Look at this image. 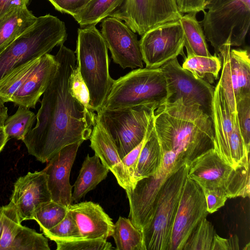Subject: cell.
<instances>
[{
    "label": "cell",
    "mask_w": 250,
    "mask_h": 250,
    "mask_svg": "<svg viewBox=\"0 0 250 250\" xmlns=\"http://www.w3.org/2000/svg\"><path fill=\"white\" fill-rule=\"evenodd\" d=\"M55 57L57 70L43 94L36 125L22 140L29 154L42 163L67 145L89 139L96 116L71 91V75L77 65L75 52L62 44Z\"/></svg>",
    "instance_id": "6da1fadb"
},
{
    "label": "cell",
    "mask_w": 250,
    "mask_h": 250,
    "mask_svg": "<svg viewBox=\"0 0 250 250\" xmlns=\"http://www.w3.org/2000/svg\"><path fill=\"white\" fill-rule=\"evenodd\" d=\"M154 128L163 151L175 153L189 165L199 155L213 148L211 117L197 104H186L181 98L165 102L154 111Z\"/></svg>",
    "instance_id": "7a4b0ae2"
},
{
    "label": "cell",
    "mask_w": 250,
    "mask_h": 250,
    "mask_svg": "<svg viewBox=\"0 0 250 250\" xmlns=\"http://www.w3.org/2000/svg\"><path fill=\"white\" fill-rule=\"evenodd\" d=\"M77 66L89 93L93 111L103 106L115 80L109 72L108 48L95 25L78 30L76 52Z\"/></svg>",
    "instance_id": "3957f363"
},
{
    "label": "cell",
    "mask_w": 250,
    "mask_h": 250,
    "mask_svg": "<svg viewBox=\"0 0 250 250\" xmlns=\"http://www.w3.org/2000/svg\"><path fill=\"white\" fill-rule=\"evenodd\" d=\"M64 23L50 14L39 17L25 32L0 51V80L10 71L63 44Z\"/></svg>",
    "instance_id": "277c9868"
},
{
    "label": "cell",
    "mask_w": 250,
    "mask_h": 250,
    "mask_svg": "<svg viewBox=\"0 0 250 250\" xmlns=\"http://www.w3.org/2000/svg\"><path fill=\"white\" fill-rule=\"evenodd\" d=\"M206 9L201 22L215 55L227 44L240 46L245 43L250 25V0H228Z\"/></svg>",
    "instance_id": "5b68a950"
},
{
    "label": "cell",
    "mask_w": 250,
    "mask_h": 250,
    "mask_svg": "<svg viewBox=\"0 0 250 250\" xmlns=\"http://www.w3.org/2000/svg\"><path fill=\"white\" fill-rule=\"evenodd\" d=\"M166 81L160 68H139L115 80L102 108L159 106L166 101Z\"/></svg>",
    "instance_id": "8992f818"
},
{
    "label": "cell",
    "mask_w": 250,
    "mask_h": 250,
    "mask_svg": "<svg viewBox=\"0 0 250 250\" xmlns=\"http://www.w3.org/2000/svg\"><path fill=\"white\" fill-rule=\"evenodd\" d=\"M154 105H141L122 108H102L95 119L115 144L121 159L144 139L153 119Z\"/></svg>",
    "instance_id": "52a82bcc"
},
{
    "label": "cell",
    "mask_w": 250,
    "mask_h": 250,
    "mask_svg": "<svg viewBox=\"0 0 250 250\" xmlns=\"http://www.w3.org/2000/svg\"><path fill=\"white\" fill-rule=\"evenodd\" d=\"M188 165L171 173L164 183L150 223L142 231L145 250H168L172 226Z\"/></svg>",
    "instance_id": "ba28073f"
},
{
    "label": "cell",
    "mask_w": 250,
    "mask_h": 250,
    "mask_svg": "<svg viewBox=\"0 0 250 250\" xmlns=\"http://www.w3.org/2000/svg\"><path fill=\"white\" fill-rule=\"evenodd\" d=\"M165 76L167 89L166 101L173 103L181 98L186 104H197L211 117L212 103L215 87L195 77L184 69L177 58L172 59L160 67Z\"/></svg>",
    "instance_id": "9c48e42d"
},
{
    "label": "cell",
    "mask_w": 250,
    "mask_h": 250,
    "mask_svg": "<svg viewBox=\"0 0 250 250\" xmlns=\"http://www.w3.org/2000/svg\"><path fill=\"white\" fill-rule=\"evenodd\" d=\"M139 44L146 67L159 68L179 55L184 60L187 58L183 51L184 32L179 20L149 29L142 36Z\"/></svg>",
    "instance_id": "30bf717a"
},
{
    "label": "cell",
    "mask_w": 250,
    "mask_h": 250,
    "mask_svg": "<svg viewBox=\"0 0 250 250\" xmlns=\"http://www.w3.org/2000/svg\"><path fill=\"white\" fill-rule=\"evenodd\" d=\"M208 213L202 188L187 176L174 220L168 250H183L192 231Z\"/></svg>",
    "instance_id": "8fae6325"
},
{
    "label": "cell",
    "mask_w": 250,
    "mask_h": 250,
    "mask_svg": "<svg viewBox=\"0 0 250 250\" xmlns=\"http://www.w3.org/2000/svg\"><path fill=\"white\" fill-rule=\"evenodd\" d=\"M182 16L174 0H125L110 17L118 19L142 36L154 27Z\"/></svg>",
    "instance_id": "7c38bea8"
},
{
    "label": "cell",
    "mask_w": 250,
    "mask_h": 250,
    "mask_svg": "<svg viewBox=\"0 0 250 250\" xmlns=\"http://www.w3.org/2000/svg\"><path fill=\"white\" fill-rule=\"evenodd\" d=\"M227 44L219 51L222 69L218 81L227 104L236 112V104L250 95V59L248 49H231Z\"/></svg>",
    "instance_id": "4fadbf2b"
},
{
    "label": "cell",
    "mask_w": 250,
    "mask_h": 250,
    "mask_svg": "<svg viewBox=\"0 0 250 250\" xmlns=\"http://www.w3.org/2000/svg\"><path fill=\"white\" fill-rule=\"evenodd\" d=\"M180 167L162 161L160 169L156 174L139 180L133 189L125 191L129 204L128 218L140 231H142L152 219L165 180Z\"/></svg>",
    "instance_id": "5bb4252c"
},
{
    "label": "cell",
    "mask_w": 250,
    "mask_h": 250,
    "mask_svg": "<svg viewBox=\"0 0 250 250\" xmlns=\"http://www.w3.org/2000/svg\"><path fill=\"white\" fill-rule=\"evenodd\" d=\"M101 34L114 62L122 68H143L137 36L125 22L113 17L102 21Z\"/></svg>",
    "instance_id": "9a60e30c"
},
{
    "label": "cell",
    "mask_w": 250,
    "mask_h": 250,
    "mask_svg": "<svg viewBox=\"0 0 250 250\" xmlns=\"http://www.w3.org/2000/svg\"><path fill=\"white\" fill-rule=\"evenodd\" d=\"M52 200L47 177L42 170L29 172L19 177L14 185L10 202L14 206L21 222L33 220L35 210Z\"/></svg>",
    "instance_id": "2e32d148"
},
{
    "label": "cell",
    "mask_w": 250,
    "mask_h": 250,
    "mask_svg": "<svg viewBox=\"0 0 250 250\" xmlns=\"http://www.w3.org/2000/svg\"><path fill=\"white\" fill-rule=\"evenodd\" d=\"M83 142L80 141L62 147L47 162L43 169L47 175L52 200L67 207L73 203L70 173Z\"/></svg>",
    "instance_id": "e0dca14e"
},
{
    "label": "cell",
    "mask_w": 250,
    "mask_h": 250,
    "mask_svg": "<svg viewBox=\"0 0 250 250\" xmlns=\"http://www.w3.org/2000/svg\"><path fill=\"white\" fill-rule=\"evenodd\" d=\"M57 68L55 56L46 53L39 58L24 83L13 96L11 102L18 106L35 108L53 78Z\"/></svg>",
    "instance_id": "ac0fdd59"
},
{
    "label": "cell",
    "mask_w": 250,
    "mask_h": 250,
    "mask_svg": "<svg viewBox=\"0 0 250 250\" xmlns=\"http://www.w3.org/2000/svg\"><path fill=\"white\" fill-rule=\"evenodd\" d=\"M211 118L214 132L213 148L219 157L233 168L229 141L237 116L236 112H232L229 108L218 82L213 94Z\"/></svg>",
    "instance_id": "d6986e66"
},
{
    "label": "cell",
    "mask_w": 250,
    "mask_h": 250,
    "mask_svg": "<svg viewBox=\"0 0 250 250\" xmlns=\"http://www.w3.org/2000/svg\"><path fill=\"white\" fill-rule=\"evenodd\" d=\"M79 228L81 238L104 239L111 236L114 223L99 204L85 201L68 207Z\"/></svg>",
    "instance_id": "ffe728a7"
},
{
    "label": "cell",
    "mask_w": 250,
    "mask_h": 250,
    "mask_svg": "<svg viewBox=\"0 0 250 250\" xmlns=\"http://www.w3.org/2000/svg\"><path fill=\"white\" fill-rule=\"evenodd\" d=\"M233 169L219 157L214 148H211L190 163L188 177L201 188H224Z\"/></svg>",
    "instance_id": "44dd1931"
},
{
    "label": "cell",
    "mask_w": 250,
    "mask_h": 250,
    "mask_svg": "<svg viewBox=\"0 0 250 250\" xmlns=\"http://www.w3.org/2000/svg\"><path fill=\"white\" fill-rule=\"evenodd\" d=\"M89 139L90 147L101 163L114 174L118 184L125 191L131 190L132 187L115 144L95 118Z\"/></svg>",
    "instance_id": "7402d4cb"
},
{
    "label": "cell",
    "mask_w": 250,
    "mask_h": 250,
    "mask_svg": "<svg viewBox=\"0 0 250 250\" xmlns=\"http://www.w3.org/2000/svg\"><path fill=\"white\" fill-rule=\"evenodd\" d=\"M153 121L154 116L138 157L134 174V186L139 180L156 174L161 165L163 151L154 128Z\"/></svg>",
    "instance_id": "603a6c76"
},
{
    "label": "cell",
    "mask_w": 250,
    "mask_h": 250,
    "mask_svg": "<svg viewBox=\"0 0 250 250\" xmlns=\"http://www.w3.org/2000/svg\"><path fill=\"white\" fill-rule=\"evenodd\" d=\"M109 171L96 155L90 156L87 154L74 185L73 202H79L87 193L94 189L106 178Z\"/></svg>",
    "instance_id": "cb8c5ba5"
},
{
    "label": "cell",
    "mask_w": 250,
    "mask_h": 250,
    "mask_svg": "<svg viewBox=\"0 0 250 250\" xmlns=\"http://www.w3.org/2000/svg\"><path fill=\"white\" fill-rule=\"evenodd\" d=\"M27 6L17 7L0 18V51L19 37L37 20Z\"/></svg>",
    "instance_id": "d4e9b609"
},
{
    "label": "cell",
    "mask_w": 250,
    "mask_h": 250,
    "mask_svg": "<svg viewBox=\"0 0 250 250\" xmlns=\"http://www.w3.org/2000/svg\"><path fill=\"white\" fill-rule=\"evenodd\" d=\"M196 13L182 15L179 21L184 36V47L187 57L194 56H211L202 25L197 21Z\"/></svg>",
    "instance_id": "484cf974"
},
{
    "label": "cell",
    "mask_w": 250,
    "mask_h": 250,
    "mask_svg": "<svg viewBox=\"0 0 250 250\" xmlns=\"http://www.w3.org/2000/svg\"><path fill=\"white\" fill-rule=\"evenodd\" d=\"M125 0H91L73 17L81 27L96 25L118 10Z\"/></svg>",
    "instance_id": "4316f807"
},
{
    "label": "cell",
    "mask_w": 250,
    "mask_h": 250,
    "mask_svg": "<svg viewBox=\"0 0 250 250\" xmlns=\"http://www.w3.org/2000/svg\"><path fill=\"white\" fill-rule=\"evenodd\" d=\"M111 236L117 250H145L143 234L129 218L120 216L114 225Z\"/></svg>",
    "instance_id": "83f0119b"
},
{
    "label": "cell",
    "mask_w": 250,
    "mask_h": 250,
    "mask_svg": "<svg viewBox=\"0 0 250 250\" xmlns=\"http://www.w3.org/2000/svg\"><path fill=\"white\" fill-rule=\"evenodd\" d=\"M182 67L196 78L212 84L218 79L222 61L215 55L209 57L194 56L187 57Z\"/></svg>",
    "instance_id": "f1b7e54d"
},
{
    "label": "cell",
    "mask_w": 250,
    "mask_h": 250,
    "mask_svg": "<svg viewBox=\"0 0 250 250\" xmlns=\"http://www.w3.org/2000/svg\"><path fill=\"white\" fill-rule=\"evenodd\" d=\"M38 59L14 68L0 80V99L4 103L11 101L13 96L24 83Z\"/></svg>",
    "instance_id": "f546056e"
},
{
    "label": "cell",
    "mask_w": 250,
    "mask_h": 250,
    "mask_svg": "<svg viewBox=\"0 0 250 250\" xmlns=\"http://www.w3.org/2000/svg\"><path fill=\"white\" fill-rule=\"evenodd\" d=\"M36 115L30 108L19 106L13 115L8 117L3 128L8 138L22 140L32 128Z\"/></svg>",
    "instance_id": "4dcf8cb0"
},
{
    "label": "cell",
    "mask_w": 250,
    "mask_h": 250,
    "mask_svg": "<svg viewBox=\"0 0 250 250\" xmlns=\"http://www.w3.org/2000/svg\"><path fill=\"white\" fill-rule=\"evenodd\" d=\"M250 159L233 169L224 187L228 198L250 197Z\"/></svg>",
    "instance_id": "1f68e13d"
},
{
    "label": "cell",
    "mask_w": 250,
    "mask_h": 250,
    "mask_svg": "<svg viewBox=\"0 0 250 250\" xmlns=\"http://www.w3.org/2000/svg\"><path fill=\"white\" fill-rule=\"evenodd\" d=\"M48 240L42 234L22 226L18 227L9 250H50Z\"/></svg>",
    "instance_id": "d6a6232c"
},
{
    "label": "cell",
    "mask_w": 250,
    "mask_h": 250,
    "mask_svg": "<svg viewBox=\"0 0 250 250\" xmlns=\"http://www.w3.org/2000/svg\"><path fill=\"white\" fill-rule=\"evenodd\" d=\"M68 211V207L53 200L40 206L34 211L33 220L42 231L47 230L60 223Z\"/></svg>",
    "instance_id": "836d02e7"
},
{
    "label": "cell",
    "mask_w": 250,
    "mask_h": 250,
    "mask_svg": "<svg viewBox=\"0 0 250 250\" xmlns=\"http://www.w3.org/2000/svg\"><path fill=\"white\" fill-rule=\"evenodd\" d=\"M215 233L211 223L204 219L192 231L183 250H211Z\"/></svg>",
    "instance_id": "e575fe53"
},
{
    "label": "cell",
    "mask_w": 250,
    "mask_h": 250,
    "mask_svg": "<svg viewBox=\"0 0 250 250\" xmlns=\"http://www.w3.org/2000/svg\"><path fill=\"white\" fill-rule=\"evenodd\" d=\"M3 207L2 229L0 239V250H9L17 229L21 222L11 202Z\"/></svg>",
    "instance_id": "d590c367"
},
{
    "label": "cell",
    "mask_w": 250,
    "mask_h": 250,
    "mask_svg": "<svg viewBox=\"0 0 250 250\" xmlns=\"http://www.w3.org/2000/svg\"><path fill=\"white\" fill-rule=\"evenodd\" d=\"M42 232L47 238L54 241L81 238L79 228L68 209L60 223L50 229Z\"/></svg>",
    "instance_id": "8d00e7d4"
},
{
    "label": "cell",
    "mask_w": 250,
    "mask_h": 250,
    "mask_svg": "<svg viewBox=\"0 0 250 250\" xmlns=\"http://www.w3.org/2000/svg\"><path fill=\"white\" fill-rule=\"evenodd\" d=\"M57 250H111L114 249L106 240L79 238L55 241Z\"/></svg>",
    "instance_id": "74e56055"
},
{
    "label": "cell",
    "mask_w": 250,
    "mask_h": 250,
    "mask_svg": "<svg viewBox=\"0 0 250 250\" xmlns=\"http://www.w3.org/2000/svg\"><path fill=\"white\" fill-rule=\"evenodd\" d=\"M236 114L239 128L246 148L250 150V95L241 99L236 104Z\"/></svg>",
    "instance_id": "f35d334b"
},
{
    "label": "cell",
    "mask_w": 250,
    "mask_h": 250,
    "mask_svg": "<svg viewBox=\"0 0 250 250\" xmlns=\"http://www.w3.org/2000/svg\"><path fill=\"white\" fill-rule=\"evenodd\" d=\"M70 85L71 92L76 99L86 108L92 110L89 104V91L81 75L77 65L73 69L71 75Z\"/></svg>",
    "instance_id": "ab89813d"
},
{
    "label": "cell",
    "mask_w": 250,
    "mask_h": 250,
    "mask_svg": "<svg viewBox=\"0 0 250 250\" xmlns=\"http://www.w3.org/2000/svg\"><path fill=\"white\" fill-rule=\"evenodd\" d=\"M202 188L208 213H212L224 206L227 196L223 188Z\"/></svg>",
    "instance_id": "60d3db41"
},
{
    "label": "cell",
    "mask_w": 250,
    "mask_h": 250,
    "mask_svg": "<svg viewBox=\"0 0 250 250\" xmlns=\"http://www.w3.org/2000/svg\"><path fill=\"white\" fill-rule=\"evenodd\" d=\"M146 137V134L142 142L122 159L127 177L131 184L132 189L134 186V174L138 157L145 141Z\"/></svg>",
    "instance_id": "b9f144b4"
},
{
    "label": "cell",
    "mask_w": 250,
    "mask_h": 250,
    "mask_svg": "<svg viewBox=\"0 0 250 250\" xmlns=\"http://www.w3.org/2000/svg\"><path fill=\"white\" fill-rule=\"evenodd\" d=\"M59 11L72 17L81 11L91 0H48Z\"/></svg>",
    "instance_id": "7bdbcfd3"
},
{
    "label": "cell",
    "mask_w": 250,
    "mask_h": 250,
    "mask_svg": "<svg viewBox=\"0 0 250 250\" xmlns=\"http://www.w3.org/2000/svg\"><path fill=\"white\" fill-rule=\"evenodd\" d=\"M206 0H174L178 11L181 13H197L205 10Z\"/></svg>",
    "instance_id": "ee69618b"
},
{
    "label": "cell",
    "mask_w": 250,
    "mask_h": 250,
    "mask_svg": "<svg viewBox=\"0 0 250 250\" xmlns=\"http://www.w3.org/2000/svg\"><path fill=\"white\" fill-rule=\"evenodd\" d=\"M239 249V239L236 235L229 238H223L216 233L211 250H237Z\"/></svg>",
    "instance_id": "f6af8a7d"
},
{
    "label": "cell",
    "mask_w": 250,
    "mask_h": 250,
    "mask_svg": "<svg viewBox=\"0 0 250 250\" xmlns=\"http://www.w3.org/2000/svg\"><path fill=\"white\" fill-rule=\"evenodd\" d=\"M29 0H0V18L13 9L27 6Z\"/></svg>",
    "instance_id": "bcb514c9"
},
{
    "label": "cell",
    "mask_w": 250,
    "mask_h": 250,
    "mask_svg": "<svg viewBox=\"0 0 250 250\" xmlns=\"http://www.w3.org/2000/svg\"><path fill=\"white\" fill-rule=\"evenodd\" d=\"M8 109L4 103L0 99V127H3L4 124L8 118Z\"/></svg>",
    "instance_id": "7dc6e473"
},
{
    "label": "cell",
    "mask_w": 250,
    "mask_h": 250,
    "mask_svg": "<svg viewBox=\"0 0 250 250\" xmlns=\"http://www.w3.org/2000/svg\"><path fill=\"white\" fill-rule=\"evenodd\" d=\"M9 139L5 132L3 127H0V152L4 148Z\"/></svg>",
    "instance_id": "c3c4849f"
},
{
    "label": "cell",
    "mask_w": 250,
    "mask_h": 250,
    "mask_svg": "<svg viewBox=\"0 0 250 250\" xmlns=\"http://www.w3.org/2000/svg\"><path fill=\"white\" fill-rule=\"evenodd\" d=\"M227 0H206L205 9H206L209 6L218 4Z\"/></svg>",
    "instance_id": "681fc988"
},
{
    "label": "cell",
    "mask_w": 250,
    "mask_h": 250,
    "mask_svg": "<svg viewBox=\"0 0 250 250\" xmlns=\"http://www.w3.org/2000/svg\"><path fill=\"white\" fill-rule=\"evenodd\" d=\"M2 215H3V207L0 208V239L2 233Z\"/></svg>",
    "instance_id": "f907efd6"
},
{
    "label": "cell",
    "mask_w": 250,
    "mask_h": 250,
    "mask_svg": "<svg viewBox=\"0 0 250 250\" xmlns=\"http://www.w3.org/2000/svg\"><path fill=\"white\" fill-rule=\"evenodd\" d=\"M243 250H250V243H248L246 246V247L243 249Z\"/></svg>",
    "instance_id": "816d5d0a"
}]
</instances>
